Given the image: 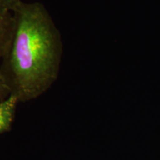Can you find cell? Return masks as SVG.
Here are the masks:
<instances>
[{
  "instance_id": "6da1fadb",
  "label": "cell",
  "mask_w": 160,
  "mask_h": 160,
  "mask_svg": "<svg viewBox=\"0 0 160 160\" xmlns=\"http://www.w3.org/2000/svg\"><path fill=\"white\" fill-rule=\"evenodd\" d=\"M14 31L2 59L0 73L19 102L39 97L59 77L63 54L61 34L40 2H22L13 12Z\"/></svg>"
},
{
  "instance_id": "7a4b0ae2",
  "label": "cell",
  "mask_w": 160,
  "mask_h": 160,
  "mask_svg": "<svg viewBox=\"0 0 160 160\" xmlns=\"http://www.w3.org/2000/svg\"><path fill=\"white\" fill-rule=\"evenodd\" d=\"M14 31V19L12 13H0V59L8 51Z\"/></svg>"
},
{
  "instance_id": "3957f363",
  "label": "cell",
  "mask_w": 160,
  "mask_h": 160,
  "mask_svg": "<svg viewBox=\"0 0 160 160\" xmlns=\"http://www.w3.org/2000/svg\"><path fill=\"white\" fill-rule=\"evenodd\" d=\"M19 102L17 98L13 95L0 102V133L11 129Z\"/></svg>"
},
{
  "instance_id": "277c9868",
  "label": "cell",
  "mask_w": 160,
  "mask_h": 160,
  "mask_svg": "<svg viewBox=\"0 0 160 160\" xmlns=\"http://www.w3.org/2000/svg\"><path fill=\"white\" fill-rule=\"evenodd\" d=\"M22 2V0H0V13H13Z\"/></svg>"
},
{
  "instance_id": "5b68a950",
  "label": "cell",
  "mask_w": 160,
  "mask_h": 160,
  "mask_svg": "<svg viewBox=\"0 0 160 160\" xmlns=\"http://www.w3.org/2000/svg\"><path fill=\"white\" fill-rule=\"evenodd\" d=\"M11 95L8 87L6 86L5 82L1 73H0V99H6Z\"/></svg>"
}]
</instances>
